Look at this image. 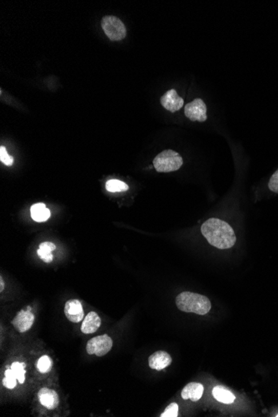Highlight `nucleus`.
Segmentation results:
<instances>
[{"instance_id": "1", "label": "nucleus", "mask_w": 278, "mask_h": 417, "mask_svg": "<svg viewBox=\"0 0 278 417\" xmlns=\"http://www.w3.org/2000/svg\"><path fill=\"white\" fill-rule=\"evenodd\" d=\"M202 233L212 246L219 249L232 248L236 237L232 226L219 218H210L202 225Z\"/></svg>"}, {"instance_id": "2", "label": "nucleus", "mask_w": 278, "mask_h": 417, "mask_svg": "<svg viewBox=\"0 0 278 417\" xmlns=\"http://www.w3.org/2000/svg\"><path fill=\"white\" fill-rule=\"evenodd\" d=\"M176 305L182 312H192L201 316L208 314L212 308L207 296L190 292L180 293L176 297Z\"/></svg>"}, {"instance_id": "3", "label": "nucleus", "mask_w": 278, "mask_h": 417, "mask_svg": "<svg viewBox=\"0 0 278 417\" xmlns=\"http://www.w3.org/2000/svg\"><path fill=\"white\" fill-rule=\"evenodd\" d=\"M184 163V160L177 151L164 150L156 156L153 166L158 173H170L178 170Z\"/></svg>"}, {"instance_id": "4", "label": "nucleus", "mask_w": 278, "mask_h": 417, "mask_svg": "<svg viewBox=\"0 0 278 417\" xmlns=\"http://www.w3.org/2000/svg\"><path fill=\"white\" fill-rule=\"evenodd\" d=\"M101 25L104 33L112 41H120L126 37L125 25L115 16H105L102 20Z\"/></svg>"}, {"instance_id": "5", "label": "nucleus", "mask_w": 278, "mask_h": 417, "mask_svg": "<svg viewBox=\"0 0 278 417\" xmlns=\"http://www.w3.org/2000/svg\"><path fill=\"white\" fill-rule=\"evenodd\" d=\"M113 347V340L108 335L96 336L89 340L86 351L89 355L97 356H105Z\"/></svg>"}, {"instance_id": "6", "label": "nucleus", "mask_w": 278, "mask_h": 417, "mask_svg": "<svg viewBox=\"0 0 278 417\" xmlns=\"http://www.w3.org/2000/svg\"><path fill=\"white\" fill-rule=\"evenodd\" d=\"M185 116L191 121L205 122L207 120V107L201 99H196L185 106Z\"/></svg>"}, {"instance_id": "7", "label": "nucleus", "mask_w": 278, "mask_h": 417, "mask_svg": "<svg viewBox=\"0 0 278 417\" xmlns=\"http://www.w3.org/2000/svg\"><path fill=\"white\" fill-rule=\"evenodd\" d=\"M64 313L68 320H70L71 323H80L84 319V312L82 304L76 299L69 300L65 303Z\"/></svg>"}, {"instance_id": "8", "label": "nucleus", "mask_w": 278, "mask_h": 417, "mask_svg": "<svg viewBox=\"0 0 278 417\" xmlns=\"http://www.w3.org/2000/svg\"><path fill=\"white\" fill-rule=\"evenodd\" d=\"M33 321L34 316L33 313L29 310L28 311L22 310L21 312H18L15 318L12 320V325L18 332L24 333L31 328Z\"/></svg>"}, {"instance_id": "9", "label": "nucleus", "mask_w": 278, "mask_h": 417, "mask_svg": "<svg viewBox=\"0 0 278 417\" xmlns=\"http://www.w3.org/2000/svg\"><path fill=\"white\" fill-rule=\"evenodd\" d=\"M161 103L165 109L174 112L183 108L184 104V99L179 97L175 89H170L162 96Z\"/></svg>"}, {"instance_id": "10", "label": "nucleus", "mask_w": 278, "mask_h": 417, "mask_svg": "<svg viewBox=\"0 0 278 417\" xmlns=\"http://www.w3.org/2000/svg\"><path fill=\"white\" fill-rule=\"evenodd\" d=\"M172 363V357L170 355L164 351H156L152 354L148 359V364L150 368L157 371L165 369Z\"/></svg>"}, {"instance_id": "11", "label": "nucleus", "mask_w": 278, "mask_h": 417, "mask_svg": "<svg viewBox=\"0 0 278 417\" xmlns=\"http://www.w3.org/2000/svg\"><path fill=\"white\" fill-rule=\"evenodd\" d=\"M38 399L43 406L49 410L57 408L59 405V397L55 391L52 389L42 388L38 393Z\"/></svg>"}, {"instance_id": "12", "label": "nucleus", "mask_w": 278, "mask_h": 417, "mask_svg": "<svg viewBox=\"0 0 278 417\" xmlns=\"http://www.w3.org/2000/svg\"><path fill=\"white\" fill-rule=\"evenodd\" d=\"M101 326V319L94 312H89L83 321L81 331L84 334H92L97 332Z\"/></svg>"}, {"instance_id": "13", "label": "nucleus", "mask_w": 278, "mask_h": 417, "mask_svg": "<svg viewBox=\"0 0 278 417\" xmlns=\"http://www.w3.org/2000/svg\"><path fill=\"white\" fill-rule=\"evenodd\" d=\"M203 386L197 382H191L187 385L182 391V397L184 400H192V402H197L203 395Z\"/></svg>"}, {"instance_id": "14", "label": "nucleus", "mask_w": 278, "mask_h": 417, "mask_svg": "<svg viewBox=\"0 0 278 417\" xmlns=\"http://www.w3.org/2000/svg\"><path fill=\"white\" fill-rule=\"evenodd\" d=\"M31 217L35 222H45L50 218V211L44 203H36L32 206Z\"/></svg>"}, {"instance_id": "15", "label": "nucleus", "mask_w": 278, "mask_h": 417, "mask_svg": "<svg viewBox=\"0 0 278 417\" xmlns=\"http://www.w3.org/2000/svg\"><path fill=\"white\" fill-rule=\"evenodd\" d=\"M212 395L216 401L225 404H231L235 401V395L222 386L215 387L212 390Z\"/></svg>"}, {"instance_id": "16", "label": "nucleus", "mask_w": 278, "mask_h": 417, "mask_svg": "<svg viewBox=\"0 0 278 417\" xmlns=\"http://www.w3.org/2000/svg\"><path fill=\"white\" fill-rule=\"evenodd\" d=\"M56 246L53 242H45L40 244L39 248H38L37 253H38V257L45 261L47 263H49L51 261H53V256L52 254V252L55 250Z\"/></svg>"}, {"instance_id": "17", "label": "nucleus", "mask_w": 278, "mask_h": 417, "mask_svg": "<svg viewBox=\"0 0 278 417\" xmlns=\"http://www.w3.org/2000/svg\"><path fill=\"white\" fill-rule=\"evenodd\" d=\"M106 189L110 193H118V192H125L128 189V185L125 182L117 179H112L106 182Z\"/></svg>"}, {"instance_id": "18", "label": "nucleus", "mask_w": 278, "mask_h": 417, "mask_svg": "<svg viewBox=\"0 0 278 417\" xmlns=\"http://www.w3.org/2000/svg\"><path fill=\"white\" fill-rule=\"evenodd\" d=\"M53 367V361L49 356H41L37 363V368L41 373H48Z\"/></svg>"}, {"instance_id": "19", "label": "nucleus", "mask_w": 278, "mask_h": 417, "mask_svg": "<svg viewBox=\"0 0 278 417\" xmlns=\"http://www.w3.org/2000/svg\"><path fill=\"white\" fill-rule=\"evenodd\" d=\"M25 363H18L15 362L13 363L11 366V369L13 370V373L16 375L17 380L18 381L19 383H24L25 380Z\"/></svg>"}, {"instance_id": "20", "label": "nucleus", "mask_w": 278, "mask_h": 417, "mask_svg": "<svg viewBox=\"0 0 278 417\" xmlns=\"http://www.w3.org/2000/svg\"><path fill=\"white\" fill-rule=\"evenodd\" d=\"M5 376L3 380V385L5 386L6 388L13 389L17 385V377L13 373L12 369H7L5 373Z\"/></svg>"}, {"instance_id": "21", "label": "nucleus", "mask_w": 278, "mask_h": 417, "mask_svg": "<svg viewBox=\"0 0 278 417\" xmlns=\"http://www.w3.org/2000/svg\"><path fill=\"white\" fill-rule=\"evenodd\" d=\"M178 405L177 403H171L166 408L165 411L162 413L161 417H177L178 415Z\"/></svg>"}, {"instance_id": "22", "label": "nucleus", "mask_w": 278, "mask_h": 417, "mask_svg": "<svg viewBox=\"0 0 278 417\" xmlns=\"http://www.w3.org/2000/svg\"><path fill=\"white\" fill-rule=\"evenodd\" d=\"M0 161L6 166H12L13 163V158L7 153L5 147H0Z\"/></svg>"}, {"instance_id": "23", "label": "nucleus", "mask_w": 278, "mask_h": 417, "mask_svg": "<svg viewBox=\"0 0 278 417\" xmlns=\"http://www.w3.org/2000/svg\"><path fill=\"white\" fill-rule=\"evenodd\" d=\"M268 186H269V188L271 189L272 192L278 194V169L276 170V171L274 173L273 175L272 176V178L270 179Z\"/></svg>"}, {"instance_id": "24", "label": "nucleus", "mask_w": 278, "mask_h": 417, "mask_svg": "<svg viewBox=\"0 0 278 417\" xmlns=\"http://www.w3.org/2000/svg\"><path fill=\"white\" fill-rule=\"evenodd\" d=\"M0 285H1V287H0V292H3L4 289H5V282H4L2 277H0Z\"/></svg>"}, {"instance_id": "25", "label": "nucleus", "mask_w": 278, "mask_h": 417, "mask_svg": "<svg viewBox=\"0 0 278 417\" xmlns=\"http://www.w3.org/2000/svg\"><path fill=\"white\" fill-rule=\"evenodd\" d=\"M276 416H277V417H278V415H276Z\"/></svg>"}]
</instances>
